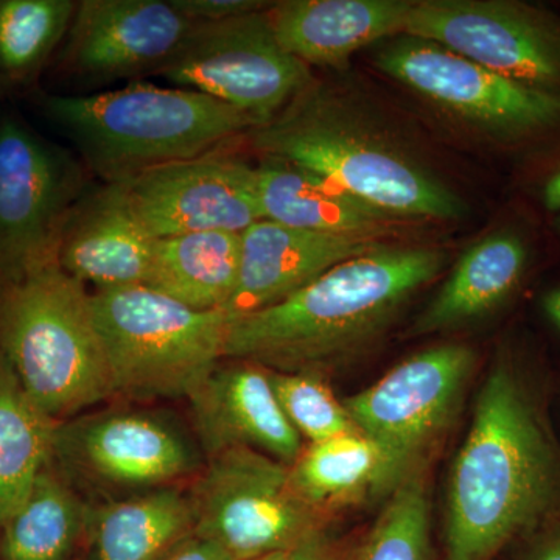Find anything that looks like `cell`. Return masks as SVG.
<instances>
[{"label": "cell", "instance_id": "cell-1", "mask_svg": "<svg viewBox=\"0 0 560 560\" xmlns=\"http://www.w3.org/2000/svg\"><path fill=\"white\" fill-rule=\"evenodd\" d=\"M559 511L560 448L518 372L497 361L452 464L444 560H492Z\"/></svg>", "mask_w": 560, "mask_h": 560}, {"label": "cell", "instance_id": "cell-2", "mask_svg": "<svg viewBox=\"0 0 560 560\" xmlns=\"http://www.w3.org/2000/svg\"><path fill=\"white\" fill-rule=\"evenodd\" d=\"M444 265V250L427 246L385 245L342 261L278 304L232 316L224 359L323 372L377 340Z\"/></svg>", "mask_w": 560, "mask_h": 560}, {"label": "cell", "instance_id": "cell-3", "mask_svg": "<svg viewBox=\"0 0 560 560\" xmlns=\"http://www.w3.org/2000/svg\"><path fill=\"white\" fill-rule=\"evenodd\" d=\"M243 140L264 160L302 168L401 219L460 220L467 212L451 187L319 84Z\"/></svg>", "mask_w": 560, "mask_h": 560}, {"label": "cell", "instance_id": "cell-4", "mask_svg": "<svg viewBox=\"0 0 560 560\" xmlns=\"http://www.w3.org/2000/svg\"><path fill=\"white\" fill-rule=\"evenodd\" d=\"M43 106L102 183L228 151L257 127L201 92L142 81L98 94L49 95Z\"/></svg>", "mask_w": 560, "mask_h": 560}, {"label": "cell", "instance_id": "cell-5", "mask_svg": "<svg viewBox=\"0 0 560 560\" xmlns=\"http://www.w3.org/2000/svg\"><path fill=\"white\" fill-rule=\"evenodd\" d=\"M0 352L51 422L114 400L91 291L58 264L0 282Z\"/></svg>", "mask_w": 560, "mask_h": 560}, {"label": "cell", "instance_id": "cell-6", "mask_svg": "<svg viewBox=\"0 0 560 560\" xmlns=\"http://www.w3.org/2000/svg\"><path fill=\"white\" fill-rule=\"evenodd\" d=\"M91 296L114 399L189 400L224 359V311H195L145 285Z\"/></svg>", "mask_w": 560, "mask_h": 560}, {"label": "cell", "instance_id": "cell-7", "mask_svg": "<svg viewBox=\"0 0 560 560\" xmlns=\"http://www.w3.org/2000/svg\"><path fill=\"white\" fill-rule=\"evenodd\" d=\"M49 463L95 504L190 485L206 456L172 412L120 401L55 423Z\"/></svg>", "mask_w": 560, "mask_h": 560}, {"label": "cell", "instance_id": "cell-8", "mask_svg": "<svg viewBox=\"0 0 560 560\" xmlns=\"http://www.w3.org/2000/svg\"><path fill=\"white\" fill-rule=\"evenodd\" d=\"M189 493L195 534L235 560L287 552L326 518L294 492L290 466L250 448L210 456Z\"/></svg>", "mask_w": 560, "mask_h": 560}, {"label": "cell", "instance_id": "cell-9", "mask_svg": "<svg viewBox=\"0 0 560 560\" xmlns=\"http://www.w3.org/2000/svg\"><path fill=\"white\" fill-rule=\"evenodd\" d=\"M91 184L69 150L0 117V282L58 264L66 221Z\"/></svg>", "mask_w": 560, "mask_h": 560}, {"label": "cell", "instance_id": "cell-10", "mask_svg": "<svg viewBox=\"0 0 560 560\" xmlns=\"http://www.w3.org/2000/svg\"><path fill=\"white\" fill-rule=\"evenodd\" d=\"M268 10L228 21L197 22L156 75L180 90L226 103L257 127L275 119L313 79L311 68L279 43Z\"/></svg>", "mask_w": 560, "mask_h": 560}, {"label": "cell", "instance_id": "cell-11", "mask_svg": "<svg viewBox=\"0 0 560 560\" xmlns=\"http://www.w3.org/2000/svg\"><path fill=\"white\" fill-rule=\"evenodd\" d=\"M374 57L390 79L492 138H529L560 124V94L508 79L433 40L401 33Z\"/></svg>", "mask_w": 560, "mask_h": 560}, {"label": "cell", "instance_id": "cell-12", "mask_svg": "<svg viewBox=\"0 0 560 560\" xmlns=\"http://www.w3.org/2000/svg\"><path fill=\"white\" fill-rule=\"evenodd\" d=\"M475 361L469 346H436L342 400L353 425L385 452L400 481L418 474L420 463L452 425Z\"/></svg>", "mask_w": 560, "mask_h": 560}, {"label": "cell", "instance_id": "cell-13", "mask_svg": "<svg viewBox=\"0 0 560 560\" xmlns=\"http://www.w3.org/2000/svg\"><path fill=\"white\" fill-rule=\"evenodd\" d=\"M404 33L560 94V18L550 11L514 0H419Z\"/></svg>", "mask_w": 560, "mask_h": 560}, {"label": "cell", "instance_id": "cell-14", "mask_svg": "<svg viewBox=\"0 0 560 560\" xmlns=\"http://www.w3.org/2000/svg\"><path fill=\"white\" fill-rule=\"evenodd\" d=\"M120 183L154 241L206 231L242 234L264 220L253 165L230 150L161 165Z\"/></svg>", "mask_w": 560, "mask_h": 560}, {"label": "cell", "instance_id": "cell-15", "mask_svg": "<svg viewBox=\"0 0 560 560\" xmlns=\"http://www.w3.org/2000/svg\"><path fill=\"white\" fill-rule=\"evenodd\" d=\"M195 24L171 0H80L60 68L84 86L156 75Z\"/></svg>", "mask_w": 560, "mask_h": 560}, {"label": "cell", "instance_id": "cell-16", "mask_svg": "<svg viewBox=\"0 0 560 560\" xmlns=\"http://www.w3.org/2000/svg\"><path fill=\"white\" fill-rule=\"evenodd\" d=\"M190 429L206 459L230 448H250L291 466L304 440L283 415L270 371L223 359L189 397Z\"/></svg>", "mask_w": 560, "mask_h": 560}, {"label": "cell", "instance_id": "cell-17", "mask_svg": "<svg viewBox=\"0 0 560 560\" xmlns=\"http://www.w3.org/2000/svg\"><path fill=\"white\" fill-rule=\"evenodd\" d=\"M154 245L136 219L121 183L91 184L62 230L58 265L95 290L145 285Z\"/></svg>", "mask_w": 560, "mask_h": 560}, {"label": "cell", "instance_id": "cell-18", "mask_svg": "<svg viewBox=\"0 0 560 560\" xmlns=\"http://www.w3.org/2000/svg\"><path fill=\"white\" fill-rule=\"evenodd\" d=\"M385 245L372 238L319 234L259 220L242 232L237 287L224 312L232 318L270 307L342 261Z\"/></svg>", "mask_w": 560, "mask_h": 560}, {"label": "cell", "instance_id": "cell-19", "mask_svg": "<svg viewBox=\"0 0 560 560\" xmlns=\"http://www.w3.org/2000/svg\"><path fill=\"white\" fill-rule=\"evenodd\" d=\"M415 0H282L272 31L283 49L305 66L338 68L355 51L404 33Z\"/></svg>", "mask_w": 560, "mask_h": 560}, {"label": "cell", "instance_id": "cell-20", "mask_svg": "<svg viewBox=\"0 0 560 560\" xmlns=\"http://www.w3.org/2000/svg\"><path fill=\"white\" fill-rule=\"evenodd\" d=\"M253 186L264 220L296 230L386 242L410 221L346 194L285 162L253 165Z\"/></svg>", "mask_w": 560, "mask_h": 560}, {"label": "cell", "instance_id": "cell-21", "mask_svg": "<svg viewBox=\"0 0 560 560\" xmlns=\"http://www.w3.org/2000/svg\"><path fill=\"white\" fill-rule=\"evenodd\" d=\"M195 534L189 485L92 504L84 560H162Z\"/></svg>", "mask_w": 560, "mask_h": 560}, {"label": "cell", "instance_id": "cell-22", "mask_svg": "<svg viewBox=\"0 0 560 560\" xmlns=\"http://www.w3.org/2000/svg\"><path fill=\"white\" fill-rule=\"evenodd\" d=\"M529 250L521 235L499 231L460 256L451 276L420 313L412 337L456 329L500 307L521 285Z\"/></svg>", "mask_w": 560, "mask_h": 560}, {"label": "cell", "instance_id": "cell-23", "mask_svg": "<svg viewBox=\"0 0 560 560\" xmlns=\"http://www.w3.org/2000/svg\"><path fill=\"white\" fill-rule=\"evenodd\" d=\"M294 492L326 517L368 497L389 495L401 485L385 452L361 433L307 444L290 466Z\"/></svg>", "mask_w": 560, "mask_h": 560}, {"label": "cell", "instance_id": "cell-24", "mask_svg": "<svg viewBox=\"0 0 560 560\" xmlns=\"http://www.w3.org/2000/svg\"><path fill=\"white\" fill-rule=\"evenodd\" d=\"M92 504L47 463L27 497L0 525V560H75Z\"/></svg>", "mask_w": 560, "mask_h": 560}, {"label": "cell", "instance_id": "cell-25", "mask_svg": "<svg viewBox=\"0 0 560 560\" xmlns=\"http://www.w3.org/2000/svg\"><path fill=\"white\" fill-rule=\"evenodd\" d=\"M242 234L191 232L158 238L147 287L195 311H224L241 271Z\"/></svg>", "mask_w": 560, "mask_h": 560}, {"label": "cell", "instance_id": "cell-26", "mask_svg": "<svg viewBox=\"0 0 560 560\" xmlns=\"http://www.w3.org/2000/svg\"><path fill=\"white\" fill-rule=\"evenodd\" d=\"M54 427L0 352V525L49 463Z\"/></svg>", "mask_w": 560, "mask_h": 560}, {"label": "cell", "instance_id": "cell-27", "mask_svg": "<svg viewBox=\"0 0 560 560\" xmlns=\"http://www.w3.org/2000/svg\"><path fill=\"white\" fill-rule=\"evenodd\" d=\"M75 0H0V92L31 86L61 49Z\"/></svg>", "mask_w": 560, "mask_h": 560}, {"label": "cell", "instance_id": "cell-28", "mask_svg": "<svg viewBox=\"0 0 560 560\" xmlns=\"http://www.w3.org/2000/svg\"><path fill=\"white\" fill-rule=\"evenodd\" d=\"M350 560H433L430 500L422 475L394 489Z\"/></svg>", "mask_w": 560, "mask_h": 560}, {"label": "cell", "instance_id": "cell-29", "mask_svg": "<svg viewBox=\"0 0 560 560\" xmlns=\"http://www.w3.org/2000/svg\"><path fill=\"white\" fill-rule=\"evenodd\" d=\"M270 378L283 415L308 444L360 433L345 401L338 400L324 381L323 372L270 371Z\"/></svg>", "mask_w": 560, "mask_h": 560}, {"label": "cell", "instance_id": "cell-30", "mask_svg": "<svg viewBox=\"0 0 560 560\" xmlns=\"http://www.w3.org/2000/svg\"><path fill=\"white\" fill-rule=\"evenodd\" d=\"M184 18L198 24L232 20L271 9L275 2L264 0H171Z\"/></svg>", "mask_w": 560, "mask_h": 560}, {"label": "cell", "instance_id": "cell-31", "mask_svg": "<svg viewBox=\"0 0 560 560\" xmlns=\"http://www.w3.org/2000/svg\"><path fill=\"white\" fill-rule=\"evenodd\" d=\"M352 552L340 547L326 529L318 528L285 552V560H350Z\"/></svg>", "mask_w": 560, "mask_h": 560}, {"label": "cell", "instance_id": "cell-32", "mask_svg": "<svg viewBox=\"0 0 560 560\" xmlns=\"http://www.w3.org/2000/svg\"><path fill=\"white\" fill-rule=\"evenodd\" d=\"M162 560H235L219 545L202 537L190 536Z\"/></svg>", "mask_w": 560, "mask_h": 560}, {"label": "cell", "instance_id": "cell-33", "mask_svg": "<svg viewBox=\"0 0 560 560\" xmlns=\"http://www.w3.org/2000/svg\"><path fill=\"white\" fill-rule=\"evenodd\" d=\"M526 560H560V525L552 526L537 540Z\"/></svg>", "mask_w": 560, "mask_h": 560}, {"label": "cell", "instance_id": "cell-34", "mask_svg": "<svg viewBox=\"0 0 560 560\" xmlns=\"http://www.w3.org/2000/svg\"><path fill=\"white\" fill-rule=\"evenodd\" d=\"M544 205L548 210H560V171L556 172L544 187Z\"/></svg>", "mask_w": 560, "mask_h": 560}, {"label": "cell", "instance_id": "cell-35", "mask_svg": "<svg viewBox=\"0 0 560 560\" xmlns=\"http://www.w3.org/2000/svg\"><path fill=\"white\" fill-rule=\"evenodd\" d=\"M544 311L547 313L548 318L560 329V289L552 290L550 293L545 294Z\"/></svg>", "mask_w": 560, "mask_h": 560}, {"label": "cell", "instance_id": "cell-36", "mask_svg": "<svg viewBox=\"0 0 560 560\" xmlns=\"http://www.w3.org/2000/svg\"><path fill=\"white\" fill-rule=\"evenodd\" d=\"M250 560H285V552H278V555L264 556V558Z\"/></svg>", "mask_w": 560, "mask_h": 560}, {"label": "cell", "instance_id": "cell-37", "mask_svg": "<svg viewBox=\"0 0 560 560\" xmlns=\"http://www.w3.org/2000/svg\"><path fill=\"white\" fill-rule=\"evenodd\" d=\"M75 560H84L83 558H79V559H75Z\"/></svg>", "mask_w": 560, "mask_h": 560}, {"label": "cell", "instance_id": "cell-38", "mask_svg": "<svg viewBox=\"0 0 560 560\" xmlns=\"http://www.w3.org/2000/svg\"><path fill=\"white\" fill-rule=\"evenodd\" d=\"M0 94H2V92H0Z\"/></svg>", "mask_w": 560, "mask_h": 560}, {"label": "cell", "instance_id": "cell-39", "mask_svg": "<svg viewBox=\"0 0 560 560\" xmlns=\"http://www.w3.org/2000/svg\"><path fill=\"white\" fill-rule=\"evenodd\" d=\"M559 226H560V223H559Z\"/></svg>", "mask_w": 560, "mask_h": 560}]
</instances>
